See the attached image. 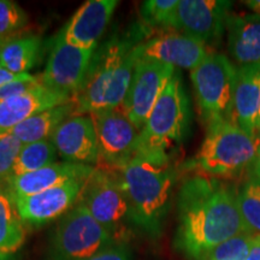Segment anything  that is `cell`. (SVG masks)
Returning <instances> with one entry per match:
<instances>
[{
	"label": "cell",
	"mask_w": 260,
	"mask_h": 260,
	"mask_svg": "<svg viewBox=\"0 0 260 260\" xmlns=\"http://www.w3.org/2000/svg\"><path fill=\"white\" fill-rule=\"evenodd\" d=\"M232 5L226 0H180L175 30L205 45L218 41L226 28Z\"/></svg>",
	"instance_id": "12"
},
{
	"label": "cell",
	"mask_w": 260,
	"mask_h": 260,
	"mask_svg": "<svg viewBox=\"0 0 260 260\" xmlns=\"http://www.w3.org/2000/svg\"><path fill=\"white\" fill-rule=\"evenodd\" d=\"M25 240L23 220L9 193L0 191V251L17 252Z\"/></svg>",
	"instance_id": "24"
},
{
	"label": "cell",
	"mask_w": 260,
	"mask_h": 260,
	"mask_svg": "<svg viewBox=\"0 0 260 260\" xmlns=\"http://www.w3.org/2000/svg\"><path fill=\"white\" fill-rule=\"evenodd\" d=\"M3 42H4V41H3V40H0V45H2V44H3Z\"/></svg>",
	"instance_id": "38"
},
{
	"label": "cell",
	"mask_w": 260,
	"mask_h": 260,
	"mask_svg": "<svg viewBox=\"0 0 260 260\" xmlns=\"http://www.w3.org/2000/svg\"><path fill=\"white\" fill-rule=\"evenodd\" d=\"M178 0H147L141 5L144 23L151 28L174 29Z\"/></svg>",
	"instance_id": "26"
},
{
	"label": "cell",
	"mask_w": 260,
	"mask_h": 260,
	"mask_svg": "<svg viewBox=\"0 0 260 260\" xmlns=\"http://www.w3.org/2000/svg\"><path fill=\"white\" fill-rule=\"evenodd\" d=\"M50 141L64 161L94 167L99 164V145L90 115H73L56 129Z\"/></svg>",
	"instance_id": "14"
},
{
	"label": "cell",
	"mask_w": 260,
	"mask_h": 260,
	"mask_svg": "<svg viewBox=\"0 0 260 260\" xmlns=\"http://www.w3.org/2000/svg\"><path fill=\"white\" fill-rule=\"evenodd\" d=\"M175 73L176 69L171 65L145 59L136 61L132 82L121 106L136 128H144L149 113Z\"/></svg>",
	"instance_id": "11"
},
{
	"label": "cell",
	"mask_w": 260,
	"mask_h": 260,
	"mask_svg": "<svg viewBox=\"0 0 260 260\" xmlns=\"http://www.w3.org/2000/svg\"><path fill=\"white\" fill-rule=\"evenodd\" d=\"M110 171L128 199L135 226L155 239L160 236L178 176L172 159L135 154Z\"/></svg>",
	"instance_id": "2"
},
{
	"label": "cell",
	"mask_w": 260,
	"mask_h": 260,
	"mask_svg": "<svg viewBox=\"0 0 260 260\" xmlns=\"http://www.w3.org/2000/svg\"><path fill=\"white\" fill-rule=\"evenodd\" d=\"M259 144L232 122L214 123L207 126L199 152L187 167L212 177L242 176L254 164Z\"/></svg>",
	"instance_id": "5"
},
{
	"label": "cell",
	"mask_w": 260,
	"mask_h": 260,
	"mask_svg": "<svg viewBox=\"0 0 260 260\" xmlns=\"http://www.w3.org/2000/svg\"><path fill=\"white\" fill-rule=\"evenodd\" d=\"M28 24V16L17 3L11 0H0V40L6 41L16 38Z\"/></svg>",
	"instance_id": "27"
},
{
	"label": "cell",
	"mask_w": 260,
	"mask_h": 260,
	"mask_svg": "<svg viewBox=\"0 0 260 260\" xmlns=\"http://www.w3.org/2000/svg\"><path fill=\"white\" fill-rule=\"evenodd\" d=\"M138 59L158 61L175 69L193 70L209 54L206 45L181 32H165L142 41L135 48Z\"/></svg>",
	"instance_id": "15"
},
{
	"label": "cell",
	"mask_w": 260,
	"mask_h": 260,
	"mask_svg": "<svg viewBox=\"0 0 260 260\" xmlns=\"http://www.w3.org/2000/svg\"><path fill=\"white\" fill-rule=\"evenodd\" d=\"M140 31L110 38L94 52L86 80L73 98L74 115L121 107L134 74Z\"/></svg>",
	"instance_id": "3"
},
{
	"label": "cell",
	"mask_w": 260,
	"mask_h": 260,
	"mask_svg": "<svg viewBox=\"0 0 260 260\" xmlns=\"http://www.w3.org/2000/svg\"><path fill=\"white\" fill-rule=\"evenodd\" d=\"M237 189V203L246 233L260 236V177L254 169L249 168L242 175Z\"/></svg>",
	"instance_id": "23"
},
{
	"label": "cell",
	"mask_w": 260,
	"mask_h": 260,
	"mask_svg": "<svg viewBox=\"0 0 260 260\" xmlns=\"http://www.w3.org/2000/svg\"><path fill=\"white\" fill-rule=\"evenodd\" d=\"M178 224L174 246L189 260H206L226 240L246 233L237 188L218 177L186 178L177 195Z\"/></svg>",
	"instance_id": "1"
},
{
	"label": "cell",
	"mask_w": 260,
	"mask_h": 260,
	"mask_svg": "<svg viewBox=\"0 0 260 260\" xmlns=\"http://www.w3.org/2000/svg\"><path fill=\"white\" fill-rule=\"evenodd\" d=\"M27 75L28 74H23V75L14 74V73H11V71H9L8 69H5V68H3L2 65H0V87L14 82V81L24 79Z\"/></svg>",
	"instance_id": "32"
},
{
	"label": "cell",
	"mask_w": 260,
	"mask_h": 260,
	"mask_svg": "<svg viewBox=\"0 0 260 260\" xmlns=\"http://www.w3.org/2000/svg\"><path fill=\"white\" fill-rule=\"evenodd\" d=\"M23 144L11 130H0V184H6Z\"/></svg>",
	"instance_id": "29"
},
{
	"label": "cell",
	"mask_w": 260,
	"mask_h": 260,
	"mask_svg": "<svg viewBox=\"0 0 260 260\" xmlns=\"http://www.w3.org/2000/svg\"><path fill=\"white\" fill-rule=\"evenodd\" d=\"M84 260H134L124 243H113Z\"/></svg>",
	"instance_id": "31"
},
{
	"label": "cell",
	"mask_w": 260,
	"mask_h": 260,
	"mask_svg": "<svg viewBox=\"0 0 260 260\" xmlns=\"http://www.w3.org/2000/svg\"><path fill=\"white\" fill-rule=\"evenodd\" d=\"M0 260H12V254L0 251Z\"/></svg>",
	"instance_id": "36"
},
{
	"label": "cell",
	"mask_w": 260,
	"mask_h": 260,
	"mask_svg": "<svg viewBox=\"0 0 260 260\" xmlns=\"http://www.w3.org/2000/svg\"><path fill=\"white\" fill-rule=\"evenodd\" d=\"M118 4L117 0H88L84 3L61 29L65 40L73 46L96 50Z\"/></svg>",
	"instance_id": "16"
},
{
	"label": "cell",
	"mask_w": 260,
	"mask_h": 260,
	"mask_svg": "<svg viewBox=\"0 0 260 260\" xmlns=\"http://www.w3.org/2000/svg\"><path fill=\"white\" fill-rule=\"evenodd\" d=\"M95 50L73 46L65 40L63 31L58 32L41 75V82L54 92L74 98L86 80Z\"/></svg>",
	"instance_id": "10"
},
{
	"label": "cell",
	"mask_w": 260,
	"mask_h": 260,
	"mask_svg": "<svg viewBox=\"0 0 260 260\" xmlns=\"http://www.w3.org/2000/svg\"><path fill=\"white\" fill-rule=\"evenodd\" d=\"M117 243L81 201L67 212L51 234V260H84Z\"/></svg>",
	"instance_id": "7"
},
{
	"label": "cell",
	"mask_w": 260,
	"mask_h": 260,
	"mask_svg": "<svg viewBox=\"0 0 260 260\" xmlns=\"http://www.w3.org/2000/svg\"><path fill=\"white\" fill-rule=\"evenodd\" d=\"M256 136L260 140V115H259V121H258V130H256Z\"/></svg>",
	"instance_id": "37"
},
{
	"label": "cell",
	"mask_w": 260,
	"mask_h": 260,
	"mask_svg": "<svg viewBox=\"0 0 260 260\" xmlns=\"http://www.w3.org/2000/svg\"><path fill=\"white\" fill-rule=\"evenodd\" d=\"M260 115V65L240 67L237 69L234 94L232 123L256 136Z\"/></svg>",
	"instance_id": "18"
},
{
	"label": "cell",
	"mask_w": 260,
	"mask_h": 260,
	"mask_svg": "<svg viewBox=\"0 0 260 260\" xmlns=\"http://www.w3.org/2000/svg\"><path fill=\"white\" fill-rule=\"evenodd\" d=\"M87 178H75L41 193L12 198L19 217L24 224L34 226L63 217L80 200Z\"/></svg>",
	"instance_id": "13"
},
{
	"label": "cell",
	"mask_w": 260,
	"mask_h": 260,
	"mask_svg": "<svg viewBox=\"0 0 260 260\" xmlns=\"http://www.w3.org/2000/svg\"><path fill=\"white\" fill-rule=\"evenodd\" d=\"M253 241L254 236L251 234H239L217 246L206 260H247Z\"/></svg>",
	"instance_id": "28"
},
{
	"label": "cell",
	"mask_w": 260,
	"mask_h": 260,
	"mask_svg": "<svg viewBox=\"0 0 260 260\" xmlns=\"http://www.w3.org/2000/svg\"><path fill=\"white\" fill-rule=\"evenodd\" d=\"M74 103L70 102L45 110L16 125L11 132L23 145L50 140L58 126L74 115Z\"/></svg>",
	"instance_id": "21"
},
{
	"label": "cell",
	"mask_w": 260,
	"mask_h": 260,
	"mask_svg": "<svg viewBox=\"0 0 260 260\" xmlns=\"http://www.w3.org/2000/svg\"><path fill=\"white\" fill-rule=\"evenodd\" d=\"M245 4L254 12V15L260 16V0H249V2H245Z\"/></svg>",
	"instance_id": "34"
},
{
	"label": "cell",
	"mask_w": 260,
	"mask_h": 260,
	"mask_svg": "<svg viewBox=\"0 0 260 260\" xmlns=\"http://www.w3.org/2000/svg\"><path fill=\"white\" fill-rule=\"evenodd\" d=\"M190 110L181 75L174 74L140 133L138 153L153 158H171L189 129Z\"/></svg>",
	"instance_id": "4"
},
{
	"label": "cell",
	"mask_w": 260,
	"mask_h": 260,
	"mask_svg": "<svg viewBox=\"0 0 260 260\" xmlns=\"http://www.w3.org/2000/svg\"><path fill=\"white\" fill-rule=\"evenodd\" d=\"M95 167L59 161L40 170L11 177L6 183L8 193L11 198L28 197L50 188L60 186L75 178H87L93 174Z\"/></svg>",
	"instance_id": "17"
},
{
	"label": "cell",
	"mask_w": 260,
	"mask_h": 260,
	"mask_svg": "<svg viewBox=\"0 0 260 260\" xmlns=\"http://www.w3.org/2000/svg\"><path fill=\"white\" fill-rule=\"evenodd\" d=\"M90 214L111 234L117 243L132 236L135 225L132 209L115 175L107 169L95 168L87 178L80 200Z\"/></svg>",
	"instance_id": "8"
},
{
	"label": "cell",
	"mask_w": 260,
	"mask_h": 260,
	"mask_svg": "<svg viewBox=\"0 0 260 260\" xmlns=\"http://www.w3.org/2000/svg\"><path fill=\"white\" fill-rule=\"evenodd\" d=\"M236 75L235 65L220 53H209L190 70L198 107L206 126L232 122Z\"/></svg>",
	"instance_id": "6"
},
{
	"label": "cell",
	"mask_w": 260,
	"mask_h": 260,
	"mask_svg": "<svg viewBox=\"0 0 260 260\" xmlns=\"http://www.w3.org/2000/svg\"><path fill=\"white\" fill-rule=\"evenodd\" d=\"M57 155V149L50 140L23 145L15 162L11 177L38 171L54 164Z\"/></svg>",
	"instance_id": "25"
},
{
	"label": "cell",
	"mask_w": 260,
	"mask_h": 260,
	"mask_svg": "<svg viewBox=\"0 0 260 260\" xmlns=\"http://www.w3.org/2000/svg\"><path fill=\"white\" fill-rule=\"evenodd\" d=\"M40 47L37 37L9 39L0 45V65L14 74H29L37 64Z\"/></svg>",
	"instance_id": "22"
},
{
	"label": "cell",
	"mask_w": 260,
	"mask_h": 260,
	"mask_svg": "<svg viewBox=\"0 0 260 260\" xmlns=\"http://www.w3.org/2000/svg\"><path fill=\"white\" fill-rule=\"evenodd\" d=\"M41 86L42 82L40 77L28 74L24 79L14 81V82L0 87V102L10 99V98L23 95V94L31 92V90L37 89Z\"/></svg>",
	"instance_id": "30"
},
{
	"label": "cell",
	"mask_w": 260,
	"mask_h": 260,
	"mask_svg": "<svg viewBox=\"0 0 260 260\" xmlns=\"http://www.w3.org/2000/svg\"><path fill=\"white\" fill-rule=\"evenodd\" d=\"M247 260H260V236H254V241H253Z\"/></svg>",
	"instance_id": "33"
},
{
	"label": "cell",
	"mask_w": 260,
	"mask_h": 260,
	"mask_svg": "<svg viewBox=\"0 0 260 260\" xmlns=\"http://www.w3.org/2000/svg\"><path fill=\"white\" fill-rule=\"evenodd\" d=\"M225 29L233 59L240 67L260 65V16L230 15Z\"/></svg>",
	"instance_id": "20"
},
{
	"label": "cell",
	"mask_w": 260,
	"mask_h": 260,
	"mask_svg": "<svg viewBox=\"0 0 260 260\" xmlns=\"http://www.w3.org/2000/svg\"><path fill=\"white\" fill-rule=\"evenodd\" d=\"M253 169H254L256 175H258V176L260 177V144H259V147H258V153H256L254 164H253Z\"/></svg>",
	"instance_id": "35"
},
{
	"label": "cell",
	"mask_w": 260,
	"mask_h": 260,
	"mask_svg": "<svg viewBox=\"0 0 260 260\" xmlns=\"http://www.w3.org/2000/svg\"><path fill=\"white\" fill-rule=\"evenodd\" d=\"M73 102L67 94L54 92L42 84L23 95L0 102V130H11L39 112Z\"/></svg>",
	"instance_id": "19"
},
{
	"label": "cell",
	"mask_w": 260,
	"mask_h": 260,
	"mask_svg": "<svg viewBox=\"0 0 260 260\" xmlns=\"http://www.w3.org/2000/svg\"><path fill=\"white\" fill-rule=\"evenodd\" d=\"M90 116L99 145L98 168L112 170L132 160L138 153L141 130L130 121L122 107L99 110Z\"/></svg>",
	"instance_id": "9"
}]
</instances>
